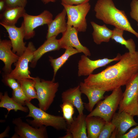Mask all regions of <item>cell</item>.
Returning a JSON list of instances; mask_svg holds the SVG:
<instances>
[{"label":"cell","mask_w":138,"mask_h":138,"mask_svg":"<svg viewBox=\"0 0 138 138\" xmlns=\"http://www.w3.org/2000/svg\"><path fill=\"white\" fill-rule=\"evenodd\" d=\"M138 73V51L121 55L116 64L101 72L91 74L85 79L87 86L109 91L125 85Z\"/></svg>","instance_id":"obj_1"},{"label":"cell","mask_w":138,"mask_h":138,"mask_svg":"<svg viewBox=\"0 0 138 138\" xmlns=\"http://www.w3.org/2000/svg\"><path fill=\"white\" fill-rule=\"evenodd\" d=\"M94 10L97 19L129 32L138 38V32L132 27L125 12L117 8L112 0H98Z\"/></svg>","instance_id":"obj_2"},{"label":"cell","mask_w":138,"mask_h":138,"mask_svg":"<svg viewBox=\"0 0 138 138\" xmlns=\"http://www.w3.org/2000/svg\"><path fill=\"white\" fill-rule=\"evenodd\" d=\"M26 105L29 109L26 117H31L33 120L27 119V121L34 127L39 128L42 125L51 126L57 130L66 131L67 124L63 117L49 114L40 108L27 102Z\"/></svg>","instance_id":"obj_3"},{"label":"cell","mask_w":138,"mask_h":138,"mask_svg":"<svg viewBox=\"0 0 138 138\" xmlns=\"http://www.w3.org/2000/svg\"><path fill=\"white\" fill-rule=\"evenodd\" d=\"M123 93L121 87L114 89L110 95L100 102L86 116H98L102 118L106 122L111 121L119 107Z\"/></svg>","instance_id":"obj_4"},{"label":"cell","mask_w":138,"mask_h":138,"mask_svg":"<svg viewBox=\"0 0 138 138\" xmlns=\"http://www.w3.org/2000/svg\"><path fill=\"white\" fill-rule=\"evenodd\" d=\"M39 108L46 111L53 103L58 90L59 84L55 81L45 80L38 77L33 79Z\"/></svg>","instance_id":"obj_5"},{"label":"cell","mask_w":138,"mask_h":138,"mask_svg":"<svg viewBox=\"0 0 138 138\" xmlns=\"http://www.w3.org/2000/svg\"><path fill=\"white\" fill-rule=\"evenodd\" d=\"M61 4L66 11L67 25L74 28L78 32H85L87 28L86 18L91 8L89 3L75 5Z\"/></svg>","instance_id":"obj_6"},{"label":"cell","mask_w":138,"mask_h":138,"mask_svg":"<svg viewBox=\"0 0 138 138\" xmlns=\"http://www.w3.org/2000/svg\"><path fill=\"white\" fill-rule=\"evenodd\" d=\"M119 107V112L124 111L134 116L138 115V73L126 85Z\"/></svg>","instance_id":"obj_7"},{"label":"cell","mask_w":138,"mask_h":138,"mask_svg":"<svg viewBox=\"0 0 138 138\" xmlns=\"http://www.w3.org/2000/svg\"><path fill=\"white\" fill-rule=\"evenodd\" d=\"M36 50L33 43L29 42L23 54L20 56L17 61L15 63V68L9 74L5 75L17 80L26 78L33 80L35 77L30 76L29 64L32 60L33 53Z\"/></svg>","instance_id":"obj_8"},{"label":"cell","mask_w":138,"mask_h":138,"mask_svg":"<svg viewBox=\"0 0 138 138\" xmlns=\"http://www.w3.org/2000/svg\"><path fill=\"white\" fill-rule=\"evenodd\" d=\"M25 37L26 40L33 38L35 35L34 29L39 26L47 25L53 20V15L49 11L45 10L39 15L34 16L25 13L23 17Z\"/></svg>","instance_id":"obj_9"},{"label":"cell","mask_w":138,"mask_h":138,"mask_svg":"<svg viewBox=\"0 0 138 138\" xmlns=\"http://www.w3.org/2000/svg\"><path fill=\"white\" fill-rule=\"evenodd\" d=\"M12 123L15 125V133L13 138H47L48 137L46 126L42 125L39 128L30 125L23 122L20 118L13 120Z\"/></svg>","instance_id":"obj_10"},{"label":"cell","mask_w":138,"mask_h":138,"mask_svg":"<svg viewBox=\"0 0 138 138\" xmlns=\"http://www.w3.org/2000/svg\"><path fill=\"white\" fill-rule=\"evenodd\" d=\"M121 57V54L118 53L113 59L105 58L93 60L85 55H82L78 63V76H89L98 68L105 66L112 62L119 61Z\"/></svg>","instance_id":"obj_11"},{"label":"cell","mask_w":138,"mask_h":138,"mask_svg":"<svg viewBox=\"0 0 138 138\" xmlns=\"http://www.w3.org/2000/svg\"><path fill=\"white\" fill-rule=\"evenodd\" d=\"M6 30L12 43L13 51L19 57L24 53L26 47V42L24 41L25 31L22 22L20 27L15 25L8 26L0 23Z\"/></svg>","instance_id":"obj_12"},{"label":"cell","mask_w":138,"mask_h":138,"mask_svg":"<svg viewBox=\"0 0 138 138\" xmlns=\"http://www.w3.org/2000/svg\"><path fill=\"white\" fill-rule=\"evenodd\" d=\"M78 32L74 28L67 25L66 30L62 33V37L59 39L61 48L65 49L72 47L86 56H90L91 54L89 50L80 42L78 38Z\"/></svg>","instance_id":"obj_13"},{"label":"cell","mask_w":138,"mask_h":138,"mask_svg":"<svg viewBox=\"0 0 138 138\" xmlns=\"http://www.w3.org/2000/svg\"><path fill=\"white\" fill-rule=\"evenodd\" d=\"M111 122L116 127L113 133L115 138L123 135L130 128L138 124L134 120L133 116L124 111L116 112Z\"/></svg>","instance_id":"obj_14"},{"label":"cell","mask_w":138,"mask_h":138,"mask_svg":"<svg viewBox=\"0 0 138 138\" xmlns=\"http://www.w3.org/2000/svg\"><path fill=\"white\" fill-rule=\"evenodd\" d=\"M12 49L10 40H0V60L4 63L3 70L5 75L11 72L13 70L12 68V64L16 63L20 57L13 51Z\"/></svg>","instance_id":"obj_15"},{"label":"cell","mask_w":138,"mask_h":138,"mask_svg":"<svg viewBox=\"0 0 138 138\" xmlns=\"http://www.w3.org/2000/svg\"><path fill=\"white\" fill-rule=\"evenodd\" d=\"M56 37L53 36L47 39L41 45L36 49L30 62V67L34 68L38 60L45 53L50 51L58 50L61 48L59 40L57 39Z\"/></svg>","instance_id":"obj_16"},{"label":"cell","mask_w":138,"mask_h":138,"mask_svg":"<svg viewBox=\"0 0 138 138\" xmlns=\"http://www.w3.org/2000/svg\"><path fill=\"white\" fill-rule=\"evenodd\" d=\"M82 94L79 85L63 92L61 95L63 102H68L71 104L76 108L79 115L83 114L84 108L81 98Z\"/></svg>","instance_id":"obj_17"},{"label":"cell","mask_w":138,"mask_h":138,"mask_svg":"<svg viewBox=\"0 0 138 138\" xmlns=\"http://www.w3.org/2000/svg\"><path fill=\"white\" fill-rule=\"evenodd\" d=\"M66 12L65 8L58 14L51 22L48 25V32L46 38L56 37L60 33H64L66 30L67 25L66 20Z\"/></svg>","instance_id":"obj_18"},{"label":"cell","mask_w":138,"mask_h":138,"mask_svg":"<svg viewBox=\"0 0 138 138\" xmlns=\"http://www.w3.org/2000/svg\"><path fill=\"white\" fill-rule=\"evenodd\" d=\"M80 90L87 97L88 102L85 104L86 108L91 112L95 105L100 100L104 98V95L106 91L97 88L89 87L84 82L79 84Z\"/></svg>","instance_id":"obj_19"},{"label":"cell","mask_w":138,"mask_h":138,"mask_svg":"<svg viewBox=\"0 0 138 138\" xmlns=\"http://www.w3.org/2000/svg\"><path fill=\"white\" fill-rule=\"evenodd\" d=\"M26 13L25 8L7 7L0 13V23L8 26L15 25L19 19Z\"/></svg>","instance_id":"obj_20"},{"label":"cell","mask_w":138,"mask_h":138,"mask_svg":"<svg viewBox=\"0 0 138 138\" xmlns=\"http://www.w3.org/2000/svg\"><path fill=\"white\" fill-rule=\"evenodd\" d=\"M84 114L74 117L73 122L67 125V130L72 134L73 138H88L86 118Z\"/></svg>","instance_id":"obj_21"},{"label":"cell","mask_w":138,"mask_h":138,"mask_svg":"<svg viewBox=\"0 0 138 138\" xmlns=\"http://www.w3.org/2000/svg\"><path fill=\"white\" fill-rule=\"evenodd\" d=\"M90 24L93 29L92 33L94 42L97 44H100L102 42H108L111 39L113 30L108 28L105 24L99 25L94 21Z\"/></svg>","instance_id":"obj_22"},{"label":"cell","mask_w":138,"mask_h":138,"mask_svg":"<svg viewBox=\"0 0 138 138\" xmlns=\"http://www.w3.org/2000/svg\"><path fill=\"white\" fill-rule=\"evenodd\" d=\"M88 138H98L106 121L98 116H86V118Z\"/></svg>","instance_id":"obj_23"},{"label":"cell","mask_w":138,"mask_h":138,"mask_svg":"<svg viewBox=\"0 0 138 138\" xmlns=\"http://www.w3.org/2000/svg\"><path fill=\"white\" fill-rule=\"evenodd\" d=\"M0 107L6 109L8 113L5 116L7 117V115L11 110H14L15 112L20 110L27 113L29 112L27 107L23 106L15 101L12 98L9 97L7 91L5 92L4 95L0 93Z\"/></svg>","instance_id":"obj_24"},{"label":"cell","mask_w":138,"mask_h":138,"mask_svg":"<svg viewBox=\"0 0 138 138\" xmlns=\"http://www.w3.org/2000/svg\"><path fill=\"white\" fill-rule=\"evenodd\" d=\"M113 30V34L111 38L112 39L117 43L124 45L130 53L133 54L136 52V46L134 41L131 38L126 40L124 38L123 30L115 27Z\"/></svg>","instance_id":"obj_25"},{"label":"cell","mask_w":138,"mask_h":138,"mask_svg":"<svg viewBox=\"0 0 138 138\" xmlns=\"http://www.w3.org/2000/svg\"><path fill=\"white\" fill-rule=\"evenodd\" d=\"M27 96L31 100L37 99L36 90L33 80L30 78H23L17 80Z\"/></svg>","instance_id":"obj_26"},{"label":"cell","mask_w":138,"mask_h":138,"mask_svg":"<svg viewBox=\"0 0 138 138\" xmlns=\"http://www.w3.org/2000/svg\"><path fill=\"white\" fill-rule=\"evenodd\" d=\"M60 106L63 113V117L67 125L70 124L73 120V115L74 112V106L68 102H63Z\"/></svg>","instance_id":"obj_27"},{"label":"cell","mask_w":138,"mask_h":138,"mask_svg":"<svg viewBox=\"0 0 138 138\" xmlns=\"http://www.w3.org/2000/svg\"><path fill=\"white\" fill-rule=\"evenodd\" d=\"M12 98L16 102L23 106L26 105L27 102L31 101L26 95L20 86L13 91Z\"/></svg>","instance_id":"obj_28"},{"label":"cell","mask_w":138,"mask_h":138,"mask_svg":"<svg viewBox=\"0 0 138 138\" xmlns=\"http://www.w3.org/2000/svg\"><path fill=\"white\" fill-rule=\"evenodd\" d=\"M115 128V126L111 121L106 122L98 138H111Z\"/></svg>","instance_id":"obj_29"},{"label":"cell","mask_w":138,"mask_h":138,"mask_svg":"<svg viewBox=\"0 0 138 138\" xmlns=\"http://www.w3.org/2000/svg\"><path fill=\"white\" fill-rule=\"evenodd\" d=\"M49 61L54 71L53 76L52 80L55 81V77L57 71L65 62L61 56L56 59H54L51 56H49Z\"/></svg>","instance_id":"obj_30"},{"label":"cell","mask_w":138,"mask_h":138,"mask_svg":"<svg viewBox=\"0 0 138 138\" xmlns=\"http://www.w3.org/2000/svg\"><path fill=\"white\" fill-rule=\"evenodd\" d=\"M131 17L137 22L138 28V0H132L130 4Z\"/></svg>","instance_id":"obj_31"},{"label":"cell","mask_w":138,"mask_h":138,"mask_svg":"<svg viewBox=\"0 0 138 138\" xmlns=\"http://www.w3.org/2000/svg\"><path fill=\"white\" fill-rule=\"evenodd\" d=\"M3 82L7 86L15 90L20 86V85L15 79L7 76L5 75L3 76Z\"/></svg>","instance_id":"obj_32"},{"label":"cell","mask_w":138,"mask_h":138,"mask_svg":"<svg viewBox=\"0 0 138 138\" xmlns=\"http://www.w3.org/2000/svg\"><path fill=\"white\" fill-rule=\"evenodd\" d=\"M6 7H21L25 8L27 0H5Z\"/></svg>","instance_id":"obj_33"},{"label":"cell","mask_w":138,"mask_h":138,"mask_svg":"<svg viewBox=\"0 0 138 138\" xmlns=\"http://www.w3.org/2000/svg\"><path fill=\"white\" fill-rule=\"evenodd\" d=\"M80 53V51L72 47H69L65 49V52L61 56L66 62L70 56Z\"/></svg>","instance_id":"obj_34"},{"label":"cell","mask_w":138,"mask_h":138,"mask_svg":"<svg viewBox=\"0 0 138 138\" xmlns=\"http://www.w3.org/2000/svg\"><path fill=\"white\" fill-rule=\"evenodd\" d=\"M118 138H138V125Z\"/></svg>","instance_id":"obj_35"},{"label":"cell","mask_w":138,"mask_h":138,"mask_svg":"<svg viewBox=\"0 0 138 138\" xmlns=\"http://www.w3.org/2000/svg\"><path fill=\"white\" fill-rule=\"evenodd\" d=\"M61 3L67 5H77L88 2L90 0H61Z\"/></svg>","instance_id":"obj_36"},{"label":"cell","mask_w":138,"mask_h":138,"mask_svg":"<svg viewBox=\"0 0 138 138\" xmlns=\"http://www.w3.org/2000/svg\"><path fill=\"white\" fill-rule=\"evenodd\" d=\"M10 127L7 126L5 131L0 134V138H2L8 137V133L9 131Z\"/></svg>","instance_id":"obj_37"},{"label":"cell","mask_w":138,"mask_h":138,"mask_svg":"<svg viewBox=\"0 0 138 138\" xmlns=\"http://www.w3.org/2000/svg\"><path fill=\"white\" fill-rule=\"evenodd\" d=\"M6 8L5 0H0V13L3 12Z\"/></svg>","instance_id":"obj_38"},{"label":"cell","mask_w":138,"mask_h":138,"mask_svg":"<svg viewBox=\"0 0 138 138\" xmlns=\"http://www.w3.org/2000/svg\"><path fill=\"white\" fill-rule=\"evenodd\" d=\"M66 134L65 135L62 137H59L60 138H73V136L72 134L69 131L67 130Z\"/></svg>","instance_id":"obj_39"},{"label":"cell","mask_w":138,"mask_h":138,"mask_svg":"<svg viewBox=\"0 0 138 138\" xmlns=\"http://www.w3.org/2000/svg\"><path fill=\"white\" fill-rule=\"evenodd\" d=\"M42 3L44 4H47L50 2H54L56 0H41Z\"/></svg>","instance_id":"obj_40"},{"label":"cell","mask_w":138,"mask_h":138,"mask_svg":"<svg viewBox=\"0 0 138 138\" xmlns=\"http://www.w3.org/2000/svg\"></svg>","instance_id":"obj_41"},{"label":"cell","mask_w":138,"mask_h":138,"mask_svg":"<svg viewBox=\"0 0 138 138\" xmlns=\"http://www.w3.org/2000/svg\"><path fill=\"white\" fill-rule=\"evenodd\" d=\"M137 116H138V115Z\"/></svg>","instance_id":"obj_42"},{"label":"cell","mask_w":138,"mask_h":138,"mask_svg":"<svg viewBox=\"0 0 138 138\" xmlns=\"http://www.w3.org/2000/svg\"></svg>","instance_id":"obj_43"}]
</instances>
